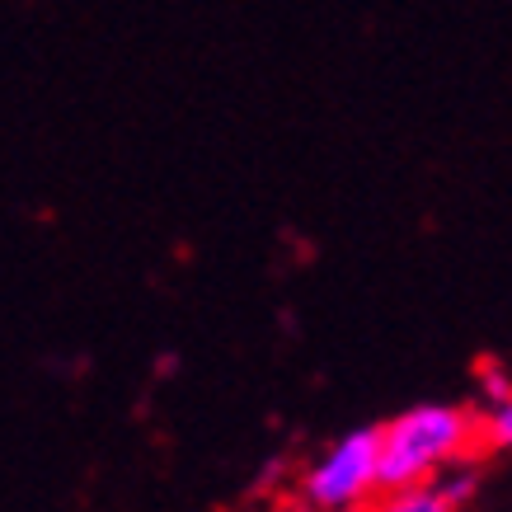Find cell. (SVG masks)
I'll return each instance as SVG.
<instances>
[{"mask_svg": "<svg viewBox=\"0 0 512 512\" xmlns=\"http://www.w3.org/2000/svg\"><path fill=\"white\" fill-rule=\"evenodd\" d=\"M475 381H480V400L484 404H498L512 390V376L503 372L498 362H484V367H475Z\"/></svg>", "mask_w": 512, "mask_h": 512, "instance_id": "cell-6", "label": "cell"}, {"mask_svg": "<svg viewBox=\"0 0 512 512\" xmlns=\"http://www.w3.org/2000/svg\"><path fill=\"white\" fill-rule=\"evenodd\" d=\"M480 442L484 447H494V451H512V390L498 404H484Z\"/></svg>", "mask_w": 512, "mask_h": 512, "instance_id": "cell-5", "label": "cell"}, {"mask_svg": "<svg viewBox=\"0 0 512 512\" xmlns=\"http://www.w3.org/2000/svg\"><path fill=\"white\" fill-rule=\"evenodd\" d=\"M301 503L311 512H367L381 494V437L376 428H353L329 451H320L301 475Z\"/></svg>", "mask_w": 512, "mask_h": 512, "instance_id": "cell-2", "label": "cell"}, {"mask_svg": "<svg viewBox=\"0 0 512 512\" xmlns=\"http://www.w3.org/2000/svg\"><path fill=\"white\" fill-rule=\"evenodd\" d=\"M433 484L442 489V498H447L451 508L461 512V508L470 503V498L480 494V466H470V461H456V466H447Z\"/></svg>", "mask_w": 512, "mask_h": 512, "instance_id": "cell-4", "label": "cell"}, {"mask_svg": "<svg viewBox=\"0 0 512 512\" xmlns=\"http://www.w3.org/2000/svg\"><path fill=\"white\" fill-rule=\"evenodd\" d=\"M381 437V489L437 480L447 466L470 461L480 442V414L466 404L423 400L376 428Z\"/></svg>", "mask_w": 512, "mask_h": 512, "instance_id": "cell-1", "label": "cell"}, {"mask_svg": "<svg viewBox=\"0 0 512 512\" xmlns=\"http://www.w3.org/2000/svg\"><path fill=\"white\" fill-rule=\"evenodd\" d=\"M367 512H456V508L442 498V489L433 480H423V484H400V489H381Z\"/></svg>", "mask_w": 512, "mask_h": 512, "instance_id": "cell-3", "label": "cell"}]
</instances>
